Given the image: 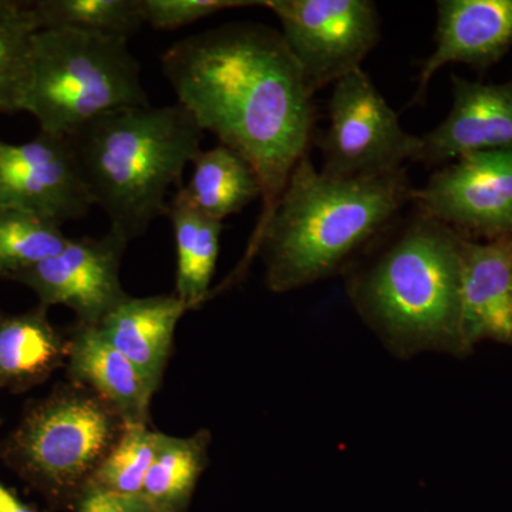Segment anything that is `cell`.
<instances>
[{
	"instance_id": "17",
	"label": "cell",
	"mask_w": 512,
	"mask_h": 512,
	"mask_svg": "<svg viewBox=\"0 0 512 512\" xmlns=\"http://www.w3.org/2000/svg\"><path fill=\"white\" fill-rule=\"evenodd\" d=\"M167 215L173 224L177 251L175 296L188 309L197 308L210 293L224 224L198 210L183 187L168 202Z\"/></svg>"
},
{
	"instance_id": "23",
	"label": "cell",
	"mask_w": 512,
	"mask_h": 512,
	"mask_svg": "<svg viewBox=\"0 0 512 512\" xmlns=\"http://www.w3.org/2000/svg\"><path fill=\"white\" fill-rule=\"evenodd\" d=\"M67 241L56 222L30 212L0 208V275L15 278L59 254Z\"/></svg>"
},
{
	"instance_id": "3",
	"label": "cell",
	"mask_w": 512,
	"mask_h": 512,
	"mask_svg": "<svg viewBox=\"0 0 512 512\" xmlns=\"http://www.w3.org/2000/svg\"><path fill=\"white\" fill-rule=\"evenodd\" d=\"M464 237L417 210L348 279L356 311L393 353L464 350L460 332Z\"/></svg>"
},
{
	"instance_id": "4",
	"label": "cell",
	"mask_w": 512,
	"mask_h": 512,
	"mask_svg": "<svg viewBox=\"0 0 512 512\" xmlns=\"http://www.w3.org/2000/svg\"><path fill=\"white\" fill-rule=\"evenodd\" d=\"M202 136L180 104H150L106 114L70 141L93 205L131 241L167 215L168 191L200 153Z\"/></svg>"
},
{
	"instance_id": "9",
	"label": "cell",
	"mask_w": 512,
	"mask_h": 512,
	"mask_svg": "<svg viewBox=\"0 0 512 512\" xmlns=\"http://www.w3.org/2000/svg\"><path fill=\"white\" fill-rule=\"evenodd\" d=\"M416 210L466 234L507 238L512 228V147L478 151L440 168L414 188Z\"/></svg>"
},
{
	"instance_id": "21",
	"label": "cell",
	"mask_w": 512,
	"mask_h": 512,
	"mask_svg": "<svg viewBox=\"0 0 512 512\" xmlns=\"http://www.w3.org/2000/svg\"><path fill=\"white\" fill-rule=\"evenodd\" d=\"M63 343L42 313L0 323V376L26 382L46 375L63 356Z\"/></svg>"
},
{
	"instance_id": "22",
	"label": "cell",
	"mask_w": 512,
	"mask_h": 512,
	"mask_svg": "<svg viewBox=\"0 0 512 512\" xmlns=\"http://www.w3.org/2000/svg\"><path fill=\"white\" fill-rule=\"evenodd\" d=\"M39 30L32 2L0 0V113L22 111Z\"/></svg>"
},
{
	"instance_id": "12",
	"label": "cell",
	"mask_w": 512,
	"mask_h": 512,
	"mask_svg": "<svg viewBox=\"0 0 512 512\" xmlns=\"http://www.w3.org/2000/svg\"><path fill=\"white\" fill-rule=\"evenodd\" d=\"M453 97L447 119L420 137L416 161L437 165L512 147V82L483 84L453 77Z\"/></svg>"
},
{
	"instance_id": "28",
	"label": "cell",
	"mask_w": 512,
	"mask_h": 512,
	"mask_svg": "<svg viewBox=\"0 0 512 512\" xmlns=\"http://www.w3.org/2000/svg\"><path fill=\"white\" fill-rule=\"evenodd\" d=\"M507 241H508V244H510V247L512 249V228H511L510 234H508Z\"/></svg>"
},
{
	"instance_id": "7",
	"label": "cell",
	"mask_w": 512,
	"mask_h": 512,
	"mask_svg": "<svg viewBox=\"0 0 512 512\" xmlns=\"http://www.w3.org/2000/svg\"><path fill=\"white\" fill-rule=\"evenodd\" d=\"M119 417L99 397L64 393L36 407L15 443L23 466L56 487L89 480L116 443Z\"/></svg>"
},
{
	"instance_id": "20",
	"label": "cell",
	"mask_w": 512,
	"mask_h": 512,
	"mask_svg": "<svg viewBox=\"0 0 512 512\" xmlns=\"http://www.w3.org/2000/svg\"><path fill=\"white\" fill-rule=\"evenodd\" d=\"M39 29H73L128 40L143 28L140 0H36Z\"/></svg>"
},
{
	"instance_id": "6",
	"label": "cell",
	"mask_w": 512,
	"mask_h": 512,
	"mask_svg": "<svg viewBox=\"0 0 512 512\" xmlns=\"http://www.w3.org/2000/svg\"><path fill=\"white\" fill-rule=\"evenodd\" d=\"M320 173L340 180L377 177L416 161L420 137L407 133L362 67L335 83Z\"/></svg>"
},
{
	"instance_id": "11",
	"label": "cell",
	"mask_w": 512,
	"mask_h": 512,
	"mask_svg": "<svg viewBox=\"0 0 512 512\" xmlns=\"http://www.w3.org/2000/svg\"><path fill=\"white\" fill-rule=\"evenodd\" d=\"M127 239L111 231L101 239H70L50 256L15 279L30 286L43 305L73 309L83 325H99L128 296L119 268Z\"/></svg>"
},
{
	"instance_id": "13",
	"label": "cell",
	"mask_w": 512,
	"mask_h": 512,
	"mask_svg": "<svg viewBox=\"0 0 512 512\" xmlns=\"http://www.w3.org/2000/svg\"><path fill=\"white\" fill-rule=\"evenodd\" d=\"M436 49L419 74L416 100L441 67L464 63L484 69L512 46V0H440Z\"/></svg>"
},
{
	"instance_id": "15",
	"label": "cell",
	"mask_w": 512,
	"mask_h": 512,
	"mask_svg": "<svg viewBox=\"0 0 512 512\" xmlns=\"http://www.w3.org/2000/svg\"><path fill=\"white\" fill-rule=\"evenodd\" d=\"M69 356L74 379L89 384L123 426L147 423L148 407L157 389L104 338L99 326L83 325L74 336Z\"/></svg>"
},
{
	"instance_id": "8",
	"label": "cell",
	"mask_w": 512,
	"mask_h": 512,
	"mask_svg": "<svg viewBox=\"0 0 512 512\" xmlns=\"http://www.w3.org/2000/svg\"><path fill=\"white\" fill-rule=\"evenodd\" d=\"M282 26L289 52L316 93L359 69L380 39L369 0H266Z\"/></svg>"
},
{
	"instance_id": "14",
	"label": "cell",
	"mask_w": 512,
	"mask_h": 512,
	"mask_svg": "<svg viewBox=\"0 0 512 512\" xmlns=\"http://www.w3.org/2000/svg\"><path fill=\"white\" fill-rule=\"evenodd\" d=\"M460 332L464 349L483 339L512 343V249L507 238L487 244L464 238Z\"/></svg>"
},
{
	"instance_id": "27",
	"label": "cell",
	"mask_w": 512,
	"mask_h": 512,
	"mask_svg": "<svg viewBox=\"0 0 512 512\" xmlns=\"http://www.w3.org/2000/svg\"><path fill=\"white\" fill-rule=\"evenodd\" d=\"M0 512H35L20 503L10 491L0 485Z\"/></svg>"
},
{
	"instance_id": "16",
	"label": "cell",
	"mask_w": 512,
	"mask_h": 512,
	"mask_svg": "<svg viewBox=\"0 0 512 512\" xmlns=\"http://www.w3.org/2000/svg\"><path fill=\"white\" fill-rule=\"evenodd\" d=\"M187 311L177 296L127 298L97 326L157 389L175 328Z\"/></svg>"
},
{
	"instance_id": "26",
	"label": "cell",
	"mask_w": 512,
	"mask_h": 512,
	"mask_svg": "<svg viewBox=\"0 0 512 512\" xmlns=\"http://www.w3.org/2000/svg\"><path fill=\"white\" fill-rule=\"evenodd\" d=\"M80 512H156L141 495H127L89 487Z\"/></svg>"
},
{
	"instance_id": "24",
	"label": "cell",
	"mask_w": 512,
	"mask_h": 512,
	"mask_svg": "<svg viewBox=\"0 0 512 512\" xmlns=\"http://www.w3.org/2000/svg\"><path fill=\"white\" fill-rule=\"evenodd\" d=\"M165 434L147 424L124 426L123 434L89 478V487L114 493L140 495Z\"/></svg>"
},
{
	"instance_id": "5",
	"label": "cell",
	"mask_w": 512,
	"mask_h": 512,
	"mask_svg": "<svg viewBox=\"0 0 512 512\" xmlns=\"http://www.w3.org/2000/svg\"><path fill=\"white\" fill-rule=\"evenodd\" d=\"M150 106L127 40L73 29H40L33 40L22 111L40 133L73 137L94 120Z\"/></svg>"
},
{
	"instance_id": "19",
	"label": "cell",
	"mask_w": 512,
	"mask_h": 512,
	"mask_svg": "<svg viewBox=\"0 0 512 512\" xmlns=\"http://www.w3.org/2000/svg\"><path fill=\"white\" fill-rule=\"evenodd\" d=\"M207 444L205 433L190 439L164 436L140 494L154 511H181L204 470Z\"/></svg>"
},
{
	"instance_id": "25",
	"label": "cell",
	"mask_w": 512,
	"mask_h": 512,
	"mask_svg": "<svg viewBox=\"0 0 512 512\" xmlns=\"http://www.w3.org/2000/svg\"><path fill=\"white\" fill-rule=\"evenodd\" d=\"M144 25L156 30H175L192 25L222 10L264 6L252 0H140Z\"/></svg>"
},
{
	"instance_id": "1",
	"label": "cell",
	"mask_w": 512,
	"mask_h": 512,
	"mask_svg": "<svg viewBox=\"0 0 512 512\" xmlns=\"http://www.w3.org/2000/svg\"><path fill=\"white\" fill-rule=\"evenodd\" d=\"M161 66L178 104L258 177L262 212L252 256L293 170L308 156L315 93L281 32L254 23L184 37L167 49Z\"/></svg>"
},
{
	"instance_id": "18",
	"label": "cell",
	"mask_w": 512,
	"mask_h": 512,
	"mask_svg": "<svg viewBox=\"0 0 512 512\" xmlns=\"http://www.w3.org/2000/svg\"><path fill=\"white\" fill-rule=\"evenodd\" d=\"M190 183L183 187L192 204L212 220L224 221L261 197L251 165L225 146L200 151L192 160Z\"/></svg>"
},
{
	"instance_id": "10",
	"label": "cell",
	"mask_w": 512,
	"mask_h": 512,
	"mask_svg": "<svg viewBox=\"0 0 512 512\" xmlns=\"http://www.w3.org/2000/svg\"><path fill=\"white\" fill-rule=\"evenodd\" d=\"M92 207L69 137L40 133L28 143L0 140V208L62 225L86 217Z\"/></svg>"
},
{
	"instance_id": "2",
	"label": "cell",
	"mask_w": 512,
	"mask_h": 512,
	"mask_svg": "<svg viewBox=\"0 0 512 512\" xmlns=\"http://www.w3.org/2000/svg\"><path fill=\"white\" fill-rule=\"evenodd\" d=\"M413 190L404 168L340 180L303 157L252 252L264 256L266 285L284 293L335 275L387 231Z\"/></svg>"
}]
</instances>
